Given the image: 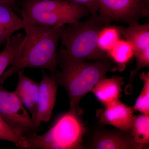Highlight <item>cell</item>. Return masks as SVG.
<instances>
[{"label": "cell", "instance_id": "52a82bcc", "mask_svg": "<svg viewBox=\"0 0 149 149\" xmlns=\"http://www.w3.org/2000/svg\"><path fill=\"white\" fill-rule=\"evenodd\" d=\"M98 15L105 24L117 21L129 25L139 23L149 14L148 7L142 0H97Z\"/></svg>", "mask_w": 149, "mask_h": 149}, {"label": "cell", "instance_id": "4fadbf2b", "mask_svg": "<svg viewBox=\"0 0 149 149\" xmlns=\"http://www.w3.org/2000/svg\"><path fill=\"white\" fill-rule=\"evenodd\" d=\"M120 35L133 46L134 53L149 47V24L139 23L118 27Z\"/></svg>", "mask_w": 149, "mask_h": 149}, {"label": "cell", "instance_id": "603a6c76", "mask_svg": "<svg viewBox=\"0 0 149 149\" xmlns=\"http://www.w3.org/2000/svg\"><path fill=\"white\" fill-rule=\"evenodd\" d=\"M14 32L0 25V43L7 40Z\"/></svg>", "mask_w": 149, "mask_h": 149}, {"label": "cell", "instance_id": "ba28073f", "mask_svg": "<svg viewBox=\"0 0 149 149\" xmlns=\"http://www.w3.org/2000/svg\"><path fill=\"white\" fill-rule=\"evenodd\" d=\"M147 147L137 143L130 132L118 128L97 130L87 146L92 149H142Z\"/></svg>", "mask_w": 149, "mask_h": 149}, {"label": "cell", "instance_id": "ffe728a7", "mask_svg": "<svg viewBox=\"0 0 149 149\" xmlns=\"http://www.w3.org/2000/svg\"><path fill=\"white\" fill-rule=\"evenodd\" d=\"M140 77L143 83V88L133 108L142 114H149V71L141 72Z\"/></svg>", "mask_w": 149, "mask_h": 149}, {"label": "cell", "instance_id": "d4e9b609", "mask_svg": "<svg viewBox=\"0 0 149 149\" xmlns=\"http://www.w3.org/2000/svg\"><path fill=\"white\" fill-rule=\"evenodd\" d=\"M143 1V2L145 3V4L148 7L149 3V0H142Z\"/></svg>", "mask_w": 149, "mask_h": 149}, {"label": "cell", "instance_id": "7402d4cb", "mask_svg": "<svg viewBox=\"0 0 149 149\" xmlns=\"http://www.w3.org/2000/svg\"><path fill=\"white\" fill-rule=\"evenodd\" d=\"M85 7L88 9L91 15L95 16L98 15L99 5L97 0H68Z\"/></svg>", "mask_w": 149, "mask_h": 149}, {"label": "cell", "instance_id": "e0dca14e", "mask_svg": "<svg viewBox=\"0 0 149 149\" xmlns=\"http://www.w3.org/2000/svg\"><path fill=\"white\" fill-rule=\"evenodd\" d=\"M130 133L137 143L148 147L149 143V114L134 116Z\"/></svg>", "mask_w": 149, "mask_h": 149}, {"label": "cell", "instance_id": "3957f363", "mask_svg": "<svg viewBox=\"0 0 149 149\" xmlns=\"http://www.w3.org/2000/svg\"><path fill=\"white\" fill-rule=\"evenodd\" d=\"M106 24L98 15H91L85 21L80 20L59 27L60 40L65 54L70 58L83 61L109 59L98 46L100 29Z\"/></svg>", "mask_w": 149, "mask_h": 149}, {"label": "cell", "instance_id": "8992f818", "mask_svg": "<svg viewBox=\"0 0 149 149\" xmlns=\"http://www.w3.org/2000/svg\"><path fill=\"white\" fill-rule=\"evenodd\" d=\"M1 85V117L18 136L25 137L35 133L37 127L16 92L6 91Z\"/></svg>", "mask_w": 149, "mask_h": 149}, {"label": "cell", "instance_id": "5b68a950", "mask_svg": "<svg viewBox=\"0 0 149 149\" xmlns=\"http://www.w3.org/2000/svg\"><path fill=\"white\" fill-rule=\"evenodd\" d=\"M85 128L79 116L68 111L58 118L46 133L26 136L28 149H83Z\"/></svg>", "mask_w": 149, "mask_h": 149}, {"label": "cell", "instance_id": "6da1fadb", "mask_svg": "<svg viewBox=\"0 0 149 149\" xmlns=\"http://www.w3.org/2000/svg\"><path fill=\"white\" fill-rule=\"evenodd\" d=\"M24 37L17 56L0 78V84L26 68L48 70L52 74L56 70L59 27L31 23L22 17Z\"/></svg>", "mask_w": 149, "mask_h": 149}, {"label": "cell", "instance_id": "ac0fdd59", "mask_svg": "<svg viewBox=\"0 0 149 149\" xmlns=\"http://www.w3.org/2000/svg\"><path fill=\"white\" fill-rule=\"evenodd\" d=\"M120 35L118 27L106 24L99 32L98 38L99 49L107 54L120 40Z\"/></svg>", "mask_w": 149, "mask_h": 149}, {"label": "cell", "instance_id": "277c9868", "mask_svg": "<svg viewBox=\"0 0 149 149\" xmlns=\"http://www.w3.org/2000/svg\"><path fill=\"white\" fill-rule=\"evenodd\" d=\"M21 6L22 17L29 22L56 27L79 21L90 13L68 0H24Z\"/></svg>", "mask_w": 149, "mask_h": 149}, {"label": "cell", "instance_id": "44dd1931", "mask_svg": "<svg viewBox=\"0 0 149 149\" xmlns=\"http://www.w3.org/2000/svg\"><path fill=\"white\" fill-rule=\"evenodd\" d=\"M0 140L13 143L20 148L27 149L28 144L24 137L15 133L0 116Z\"/></svg>", "mask_w": 149, "mask_h": 149}, {"label": "cell", "instance_id": "2e32d148", "mask_svg": "<svg viewBox=\"0 0 149 149\" xmlns=\"http://www.w3.org/2000/svg\"><path fill=\"white\" fill-rule=\"evenodd\" d=\"M12 6L8 3L0 1V25L15 33L23 29L24 22L22 18L14 12Z\"/></svg>", "mask_w": 149, "mask_h": 149}, {"label": "cell", "instance_id": "9c48e42d", "mask_svg": "<svg viewBox=\"0 0 149 149\" xmlns=\"http://www.w3.org/2000/svg\"><path fill=\"white\" fill-rule=\"evenodd\" d=\"M42 79L39 83V99L37 116L35 122L37 128L43 122L50 120L56 102L58 85L52 75L42 70Z\"/></svg>", "mask_w": 149, "mask_h": 149}, {"label": "cell", "instance_id": "cb8c5ba5", "mask_svg": "<svg viewBox=\"0 0 149 149\" xmlns=\"http://www.w3.org/2000/svg\"><path fill=\"white\" fill-rule=\"evenodd\" d=\"M0 1L6 2L8 3L9 4H10L11 6H13L15 4L16 2L18 0H0Z\"/></svg>", "mask_w": 149, "mask_h": 149}, {"label": "cell", "instance_id": "d6986e66", "mask_svg": "<svg viewBox=\"0 0 149 149\" xmlns=\"http://www.w3.org/2000/svg\"><path fill=\"white\" fill-rule=\"evenodd\" d=\"M136 61V68L130 72L128 83L125 88V94L131 95L133 91V83L136 74L141 70L149 66V47L134 53Z\"/></svg>", "mask_w": 149, "mask_h": 149}, {"label": "cell", "instance_id": "7a4b0ae2", "mask_svg": "<svg viewBox=\"0 0 149 149\" xmlns=\"http://www.w3.org/2000/svg\"><path fill=\"white\" fill-rule=\"evenodd\" d=\"M56 70L52 75L59 86L63 87L69 97V111L80 116L83 110L81 100L107 73L116 70L109 59L87 61L70 58L63 49L57 55Z\"/></svg>", "mask_w": 149, "mask_h": 149}, {"label": "cell", "instance_id": "7c38bea8", "mask_svg": "<svg viewBox=\"0 0 149 149\" xmlns=\"http://www.w3.org/2000/svg\"><path fill=\"white\" fill-rule=\"evenodd\" d=\"M123 77L114 76L100 80L91 90L97 99L106 107L119 100L124 83Z\"/></svg>", "mask_w": 149, "mask_h": 149}, {"label": "cell", "instance_id": "30bf717a", "mask_svg": "<svg viewBox=\"0 0 149 149\" xmlns=\"http://www.w3.org/2000/svg\"><path fill=\"white\" fill-rule=\"evenodd\" d=\"M134 109L118 100L98 109L96 116L102 124L110 125L118 129L130 132L134 116Z\"/></svg>", "mask_w": 149, "mask_h": 149}, {"label": "cell", "instance_id": "9a60e30c", "mask_svg": "<svg viewBox=\"0 0 149 149\" xmlns=\"http://www.w3.org/2000/svg\"><path fill=\"white\" fill-rule=\"evenodd\" d=\"M107 55L116 65V70L122 72L134 56V49L128 40L120 39Z\"/></svg>", "mask_w": 149, "mask_h": 149}, {"label": "cell", "instance_id": "8fae6325", "mask_svg": "<svg viewBox=\"0 0 149 149\" xmlns=\"http://www.w3.org/2000/svg\"><path fill=\"white\" fill-rule=\"evenodd\" d=\"M18 81L15 90L35 122L39 99V83L27 77L22 70L17 72Z\"/></svg>", "mask_w": 149, "mask_h": 149}, {"label": "cell", "instance_id": "5bb4252c", "mask_svg": "<svg viewBox=\"0 0 149 149\" xmlns=\"http://www.w3.org/2000/svg\"><path fill=\"white\" fill-rule=\"evenodd\" d=\"M24 37L22 32H19L12 35L6 40L5 47L0 52V78L16 59Z\"/></svg>", "mask_w": 149, "mask_h": 149}]
</instances>
